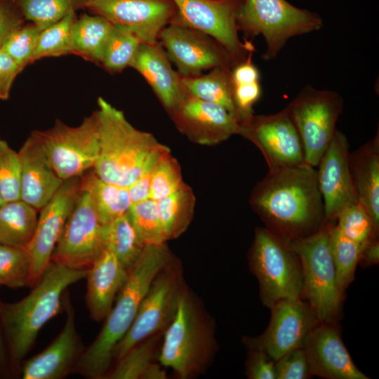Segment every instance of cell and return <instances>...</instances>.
Returning a JSON list of instances; mask_svg holds the SVG:
<instances>
[{"instance_id":"7c38bea8","label":"cell","mask_w":379,"mask_h":379,"mask_svg":"<svg viewBox=\"0 0 379 379\" xmlns=\"http://www.w3.org/2000/svg\"><path fill=\"white\" fill-rule=\"evenodd\" d=\"M182 284L180 269L171 261L153 280L131 328L116 345L113 359L117 361L135 345L166 328Z\"/></svg>"},{"instance_id":"1f68e13d","label":"cell","mask_w":379,"mask_h":379,"mask_svg":"<svg viewBox=\"0 0 379 379\" xmlns=\"http://www.w3.org/2000/svg\"><path fill=\"white\" fill-rule=\"evenodd\" d=\"M102 237L105 249L111 251L127 270L138 261L146 246L138 237L128 213L102 225Z\"/></svg>"},{"instance_id":"3957f363","label":"cell","mask_w":379,"mask_h":379,"mask_svg":"<svg viewBox=\"0 0 379 379\" xmlns=\"http://www.w3.org/2000/svg\"><path fill=\"white\" fill-rule=\"evenodd\" d=\"M171 261L166 244L145 246L138 261L128 270V278L102 328L84 349L74 372L88 378H104L109 371L114 348L131 328L153 280Z\"/></svg>"},{"instance_id":"816d5d0a","label":"cell","mask_w":379,"mask_h":379,"mask_svg":"<svg viewBox=\"0 0 379 379\" xmlns=\"http://www.w3.org/2000/svg\"><path fill=\"white\" fill-rule=\"evenodd\" d=\"M4 202H6L0 192V206L2 205Z\"/></svg>"},{"instance_id":"4316f807","label":"cell","mask_w":379,"mask_h":379,"mask_svg":"<svg viewBox=\"0 0 379 379\" xmlns=\"http://www.w3.org/2000/svg\"><path fill=\"white\" fill-rule=\"evenodd\" d=\"M81 186L86 190L98 220L107 225L126 214L132 204L128 187L107 182L93 169L81 177Z\"/></svg>"},{"instance_id":"ee69618b","label":"cell","mask_w":379,"mask_h":379,"mask_svg":"<svg viewBox=\"0 0 379 379\" xmlns=\"http://www.w3.org/2000/svg\"><path fill=\"white\" fill-rule=\"evenodd\" d=\"M276 379H307L312 375L304 347L293 350L275 361Z\"/></svg>"},{"instance_id":"9a60e30c","label":"cell","mask_w":379,"mask_h":379,"mask_svg":"<svg viewBox=\"0 0 379 379\" xmlns=\"http://www.w3.org/2000/svg\"><path fill=\"white\" fill-rule=\"evenodd\" d=\"M270 322L256 337H244L248 349L260 350L277 361L287 352L304 347L305 340L320 321L302 298L283 299L271 308Z\"/></svg>"},{"instance_id":"7dc6e473","label":"cell","mask_w":379,"mask_h":379,"mask_svg":"<svg viewBox=\"0 0 379 379\" xmlns=\"http://www.w3.org/2000/svg\"><path fill=\"white\" fill-rule=\"evenodd\" d=\"M25 21L15 0H0V47Z\"/></svg>"},{"instance_id":"277c9868","label":"cell","mask_w":379,"mask_h":379,"mask_svg":"<svg viewBox=\"0 0 379 379\" xmlns=\"http://www.w3.org/2000/svg\"><path fill=\"white\" fill-rule=\"evenodd\" d=\"M98 106L100 152L93 170L107 182L128 187L161 144L151 133L135 128L121 110L104 98H98Z\"/></svg>"},{"instance_id":"ab89813d","label":"cell","mask_w":379,"mask_h":379,"mask_svg":"<svg viewBox=\"0 0 379 379\" xmlns=\"http://www.w3.org/2000/svg\"><path fill=\"white\" fill-rule=\"evenodd\" d=\"M335 224L343 234L361 246L378 237L379 229L359 202L345 208Z\"/></svg>"},{"instance_id":"ffe728a7","label":"cell","mask_w":379,"mask_h":379,"mask_svg":"<svg viewBox=\"0 0 379 379\" xmlns=\"http://www.w3.org/2000/svg\"><path fill=\"white\" fill-rule=\"evenodd\" d=\"M63 307L66 319L62 329L45 350L22 362V379H61L74 371L85 348L77 330L75 312L67 295H65Z\"/></svg>"},{"instance_id":"cb8c5ba5","label":"cell","mask_w":379,"mask_h":379,"mask_svg":"<svg viewBox=\"0 0 379 379\" xmlns=\"http://www.w3.org/2000/svg\"><path fill=\"white\" fill-rule=\"evenodd\" d=\"M21 164L20 199L39 211L63 180L53 170L36 131L18 152Z\"/></svg>"},{"instance_id":"d6986e66","label":"cell","mask_w":379,"mask_h":379,"mask_svg":"<svg viewBox=\"0 0 379 379\" xmlns=\"http://www.w3.org/2000/svg\"><path fill=\"white\" fill-rule=\"evenodd\" d=\"M349 143L339 131L329 143L317 167V182L327 222L335 223L339 213L359 202L349 164Z\"/></svg>"},{"instance_id":"d590c367","label":"cell","mask_w":379,"mask_h":379,"mask_svg":"<svg viewBox=\"0 0 379 379\" xmlns=\"http://www.w3.org/2000/svg\"><path fill=\"white\" fill-rule=\"evenodd\" d=\"M141 44L129 30L113 25L103 48L100 65L110 73L121 72L130 67Z\"/></svg>"},{"instance_id":"7402d4cb","label":"cell","mask_w":379,"mask_h":379,"mask_svg":"<svg viewBox=\"0 0 379 379\" xmlns=\"http://www.w3.org/2000/svg\"><path fill=\"white\" fill-rule=\"evenodd\" d=\"M304 348L312 375L326 379H369L353 362L337 323L319 321L307 337Z\"/></svg>"},{"instance_id":"f35d334b","label":"cell","mask_w":379,"mask_h":379,"mask_svg":"<svg viewBox=\"0 0 379 379\" xmlns=\"http://www.w3.org/2000/svg\"><path fill=\"white\" fill-rule=\"evenodd\" d=\"M76 19V12H72L43 29L33 55L32 62L46 57L72 53L71 30Z\"/></svg>"},{"instance_id":"30bf717a","label":"cell","mask_w":379,"mask_h":379,"mask_svg":"<svg viewBox=\"0 0 379 379\" xmlns=\"http://www.w3.org/2000/svg\"><path fill=\"white\" fill-rule=\"evenodd\" d=\"M36 132L53 170L63 181L81 177L94 168L100 152L97 110L77 126L57 120L51 128Z\"/></svg>"},{"instance_id":"7a4b0ae2","label":"cell","mask_w":379,"mask_h":379,"mask_svg":"<svg viewBox=\"0 0 379 379\" xmlns=\"http://www.w3.org/2000/svg\"><path fill=\"white\" fill-rule=\"evenodd\" d=\"M87 271L51 260L27 295L12 303L0 302V322L12 373H19L40 330L61 310L68 287L86 278Z\"/></svg>"},{"instance_id":"f1b7e54d","label":"cell","mask_w":379,"mask_h":379,"mask_svg":"<svg viewBox=\"0 0 379 379\" xmlns=\"http://www.w3.org/2000/svg\"><path fill=\"white\" fill-rule=\"evenodd\" d=\"M231 70L215 67L205 74L182 77V82L192 95L222 107L238 121Z\"/></svg>"},{"instance_id":"f907efd6","label":"cell","mask_w":379,"mask_h":379,"mask_svg":"<svg viewBox=\"0 0 379 379\" xmlns=\"http://www.w3.org/2000/svg\"><path fill=\"white\" fill-rule=\"evenodd\" d=\"M11 373L12 371L0 322V376H8Z\"/></svg>"},{"instance_id":"f546056e","label":"cell","mask_w":379,"mask_h":379,"mask_svg":"<svg viewBox=\"0 0 379 379\" xmlns=\"http://www.w3.org/2000/svg\"><path fill=\"white\" fill-rule=\"evenodd\" d=\"M37 212L21 199L1 205L0 244L27 248L35 230Z\"/></svg>"},{"instance_id":"44dd1931","label":"cell","mask_w":379,"mask_h":379,"mask_svg":"<svg viewBox=\"0 0 379 379\" xmlns=\"http://www.w3.org/2000/svg\"><path fill=\"white\" fill-rule=\"evenodd\" d=\"M171 116L180 132L201 145H216L240 132V124L225 108L190 93Z\"/></svg>"},{"instance_id":"603a6c76","label":"cell","mask_w":379,"mask_h":379,"mask_svg":"<svg viewBox=\"0 0 379 379\" xmlns=\"http://www.w3.org/2000/svg\"><path fill=\"white\" fill-rule=\"evenodd\" d=\"M130 67L143 77L170 115L189 94L182 77L173 69L159 41L153 44L142 43Z\"/></svg>"},{"instance_id":"c3c4849f","label":"cell","mask_w":379,"mask_h":379,"mask_svg":"<svg viewBox=\"0 0 379 379\" xmlns=\"http://www.w3.org/2000/svg\"><path fill=\"white\" fill-rule=\"evenodd\" d=\"M22 69L6 53L0 50V99L7 100L16 76Z\"/></svg>"},{"instance_id":"60d3db41","label":"cell","mask_w":379,"mask_h":379,"mask_svg":"<svg viewBox=\"0 0 379 379\" xmlns=\"http://www.w3.org/2000/svg\"><path fill=\"white\" fill-rule=\"evenodd\" d=\"M0 192L6 202L21 197V164L18 152L0 139Z\"/></svg>"},{"instance_id":"d4e9b609","label":"cell","mask_w":379,"mask_h":379,"mask_svg":"<svg viewBox=\"0 0 379 379\" xmlns=\"http://www.w3.org/2000/svg\"><path fill=\"white\" fill-rule=\"evenodd\" d=\"M128 271L109 251L104 249L88 269L86 303L95 321L105 319L128 278Z\"/></svg>"},{"instance_id":"83f0119b","label":"cell","mask_w":379,"mask_h":379,"mask_svg":"<svg viewBox=\"0 0 379 379\" xmlns=\"http://www.w3.org/2000/svg\"><path fill=\"white\" fill-rule=\"evenodd\" d=\"M159 334L139 343L118 359L105 375L108 379H164L166 374L154 363Z\"/></svg>"},{"instance_id":"484cf974","label":"cell","mask_w":379,"mask_h":379,"mask_svg":"<svg viewBox=\"0 0 379 379\" xmlns=\"http://www.w3.org/2000/svg\"><path fill=\"white\" fill-rule=\"evenodd\" d=\"M359 203L379 229V134L349 154Z\"/></svg>"},{"instance_id":"e0dca14e","label":"cell","mask_w":379,"mask_h":379,"mask_svg":"<svg viewBox=\"0 0 379 379\" xmlns=\"http://www.w3.org/2000/svg\"><path fill=\"white\" fill-rule=\"evenodd\" d=\"M81 190V177L64 180L39 211L32 238L27 246L31 260L30 286L40 279L51 261L55 246Z\"/></svg>"},{"instance_id":"681fc988","label":"cell","mask_w":379,"mask_h":379,"mask_svg":"<svg viewBox=\"0 0 379 379\" xmlns=\"http://www.w3.org/2000/svg\"><path fill=\"white\" fill-rule=\"evenodd\" d=\"M359 262L364 266L378 264L379 261V241L376 237L361 246Z\"/></svg>"},{"instance_id":"ac0fdd59","label":"cell","mask_w":379,"mask_h":379,"mask_svg":"<svg viewBox=\"0 0 379 379\" xmlns=\"http://www.w3.org/2000/svg\"><path fill=\"white\" fill-rule=\"evenodd\" d=\"M86 8L148 44L158 42L176 12L172 0H88Z\"/></svg>"},{"instance_id":"4dcf8cb0","label":"cell","mask_w":379,"mask_h":379,"mask_svg":"<svg viewBox=\"0 0 379 379\" xmlns=\"http://www.w3.org/2000/svg\"><path fill=\"white\" fill-rule=\"evenodd\" d=\"M112 25L98 15L77 18L71 30L72 53L101 64L103 48Z\"/></svg>"},{"instance_id":"5bb4252c","label":"cell","mask_w":379,"mask_h":379,"mask_svg":"<svg viewBox=\"0 0 379 379\" xmlns=\"http://www.w3.org/2000/svg\"><path fill=\"white\" fill-rule=\"evenodd\" d=\"M102 227L89 194L81 186L51 260L70 268L88 270L105 249Z\"/></svg>"},{"instance_id":"9c48e42d","label":"cell","mask_w":379,"mask_h":379,"mask_svg":"<svg viewBox=\"0 0 379 379\" xmlns=\"http://www.w3.org/2000/svg\"><path fill=\"white\" fill-rule=\"evenodd\" d=\"M285 108L300 136L305 161L317 167L337 131L343 111L342 97L307 85Z\"/></svg>"},{"instance_id":"74e56055","label":"cell","mask_w":379,"mask_h":379,"mask_svg":"<svg viewBox=\"0 0 379 379\" xmlns=\"http://www.w3.org/2000/svg\"><path fill=\"white\" fill-rule=\"evenodd\" d=\"M31 260L26 248L0 244V286H30Z\"/></svg>"},{"instance_id":"ba28073f","label":"cell","mask_w":379,"mask_h":379,"mask_svg":"<svg viewBox=\"0 0 379 379\" xmlns=\"http://www.w3.org/2000/svg\"><path fill=\"white\" fill-rule=\"evenodd\" d=\"M329 226L315 234L290 241L298 255L302 270V298L306 299L321 322L337 323L344 295L337 283L329 248Z\"/></svg>"},{"instance_id":"836d02e7","label":"cell","mask_w":379,"mask_h":379,"mask_svg":"<svg viewBox=\"0 0 379 379\" xmlns=\"http://www.w3.org/2000/svg\"><path fill=\"white\" fill-rule=\"evenodd\" d=\"M329 248L340 292L345 291L354 279L361 247L343 234L335 223L329 226Z\"/></svg>"},{"instance_id":"e575fe53","label":"cell","mask_w":379,"mask_h":379,"mask_svg":"<svg viewBox=\"0 0 379 379\" xmlns=\"http://www.w3.org/2000/svg\"><path fill=\"white\" fill-rule=\"evenodd\" d=\"M25 20L42 30L67 15L86 8L88 0H15Z\"/></svg>"},{"instance_id":"8992f818","label":"cell","mask_w":379,"mask_h":379,"mask_svg":"<svg viewBox=\"0 0 379 379\" xmlns=\"http://www.w3.org/2000/svg\"><path fill=\"white\" fill-rule=\"evenodd\" d=\"M248 259L265 306L270 309L283 299L302 298L301 262L290 241L265 227H257Z\"/></svg>"},{"instance_id":"f6af8a7d","label":"cell","mask_w":379,"mask_h":379,"mask_svg":"<svg viewBox=\"0 0 379 379\" xmlns=\"http://www.w3.org/2000/svg\"><path fill=\"white\" fill-rule=\"evenodd\" d=\"M169 149L161 145L154 150L147 159L137 180L128 187L132 203L148 199L153 174L156 166L164 153Z\"/></svg>"},{"instance_id":"8d00e7d4","label":"cell","mask_w":379,"mask_h":379,"mask_svg":"<svg viewBox=\"0 0 379 379\" xmlns=\"http://www.w3.org/2000/svg\"><path fill=\"white\" fill-rule=\"evenodd\" d=\"M128 215L145 245H159L168 241L160 220L157 201L148 198L132 203Z\"/></svg>"},{"instance_id":"6da1fadb","label":"cell","mask_w":379,"mask_h":379,"mask_svg":"<svg viewBox=\"0 0 379 379\" xmlns=\"http://www.w3.org/2000/svg\"><path fill=\"white\" fill-rule=\"evenodd\" d=\"M250 204L267 229L288 241L310 237L327 222L317 168L305 162L268 171Z\"/></svg>"},{"instance_id":"5b68a950","label":"cell","mask_w":379,"mask_h":379,"mask_svg":"<svg viewBox=\"0 0 379 379\" xmlns=\"http://www.w3.org/2000/svg\"><path fill=\"white\" fill-rule=\"evenodd\" d=\"M164 331L158 357L162 366L183 379L204 369L214 347L212 329L183 284L173 317Z\"/></svg>"},{"instance_id":"52a82bcc","label":"cell","mask_w":379,"mask_h":379,"mask_svg":"<svg viewBox=\"0 0 379 379\" xmlns=\"http://www.w3.org/2000/svg\"><path fill=\"white\" fill-rule=\"evenodd\" d=\"M237 27L245 41L261 34L267 45L262 58L271 60L290 38L320 29L323 20L319 14L286 0H243Z\"/></svg>"},{"instance_id":"b9f144b4","label":"cell","mask_w":379,"mask_h":379,"mask_svg":"<svg viewBox=\"0 0 379 379\" xmlns=\"http://www.w3.org/2000/svg\"><path fill=\"white\" fill-rule=\"evenodd\" d=\"M184 184L179 164L168 150L156 166L149 198L157 201L175 192Z\"/></svg>"},{"instance_id":"d6a6232c","label":"cell","mask_w":379,"mask_h":379,"mask_svg":"<svg viewBox=\"0 0 379 379\" xmlns=\"http://www.w3.org/2000/svg\"><path fill=\"white\" fill-rule=\"evenodd\" d=\"M157 209L167 240L181 235L190 225L195 208V197L184 184L171 194L157 201Z\"/></svg>"},{"instance_id":"2e32d148","label":"cell","mask_w":379,"mask_h":379,"mask_svg":"<svg viewBox=\"0 0 379 379\" xmlns=\"http://www.w3.org/2000/svg\"><path fill=\"white\" fill-rule=\"evenodd\" d=\"M239 135L260 149L268 171L305 162L300 136L286 108L272 114H254L241 125Z\"/></svg>"},{"instance_id":"8fae6325","label":"cell","mask_w":379,"mask_h":379,"mask_svg":"<svg viewBox=\"0 0 379 379\" xmlns=\"http://www.w3.org/2000/svg\"><path fill=\"white\" fill-rule=\"evenodd\" d=\"M176 12L170 23L190 27L213 37L240 62L253 53L251 41L241 42L237 17L243 0H172Z\"/></svg>"},{"instance_id":"bcb514c9","label":"cell","mask_w":379,"mask_h":379,"mask_svg":"<svg viewBox=\"0 0 379 379\" xmlns=\"http://www.w3.org/2000/svg\"><path fill=\"white\" fill-rule=\"evenodd\" d=\"M246 376L250 379H276L275 360L260 350L248 349Z\"/></svg>"},{"instance_id":"4fadbf2b","label":"cell","mask_w":379,"mask_h":379,"mask_svg":"<svg viewBox=\"0 0 379 379\" xmlns=\"http://www.w3.org/2000/svg\"><path fill=\"white\" fill-rule=\"evenodd\" d=\"M158 41L182 77L199 76L215 67L232 69L240 63L215 39L190 27L170 23Z\"/></svg>"},{"instance_id":"7bdbcfd3","label":"cell","mask_w":379,"mask_h":379,"mask_svg":"<svg viewBox=\"0 0 379 379\" xmlns=\"http://www.w3.org/2000/svg\"><path fill=\"white\" fill-rule=\"evenodd\" d=\"M42 29L33 23L24 24L4 42L0 50L10 56L22 69L32 62Z\"/></svg>"}]
</instances>
